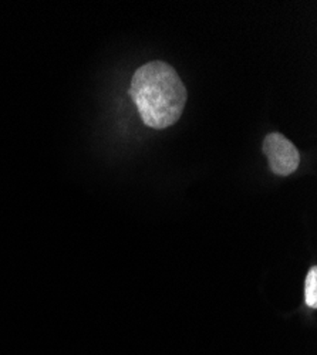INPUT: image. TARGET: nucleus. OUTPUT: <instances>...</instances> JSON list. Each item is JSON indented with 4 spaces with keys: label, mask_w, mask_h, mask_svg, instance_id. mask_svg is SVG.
I'll return each mask as SVG.
<instances>
[{
    "label": "nucleus",
    "mask_w": 317,
    "mask_h": 355,
    "mask_svg": "<svg viewBox=\"0 0 317 355\" xmlns=\"http://www.w3.org/2000/svg\"><path fill=\"white\" fill-rule=\"evenodd\" d=\"M142 123L153 130L174 125L184 112L188 93L175 69L165 62H148L131 78L128 92Z\"/></svg>",
    "instance_id": "nucleus-1"
},
{
    "label": "nucleus",
    "mask_w": 317,
    "mask_h": 355,
    "mask_svg": "<svg viewBox=\"0 0 317 355\" xmlns=\"http://www.w3.org/2000/svg\"><path fill=\"white\" fill-rule=\"evenodd\" d=\"M264 154L269 161L273 173L287 176L293 173L300 164V154L292 141L279 132L266 135L264 141Z\"/></svg>",
    "instance_id": "nucleus-2"
},
{
    "label": "nucleus",
    "mask_w": 317,
    "mask_h": 355,
    "mask_svg": "<svg viewBox=\"0 0 317 355\" xmlns=\"http://www.w3.org/2000/svg\"><path fill=\"white\" fill-rule=\"evenodd\" d=\"M305 299L306 304L311 309L317 307V269L313 268L306 277L305 284Z\"/></svg>",
    "instance_id": "nucleus-3"
}]
</instances>
